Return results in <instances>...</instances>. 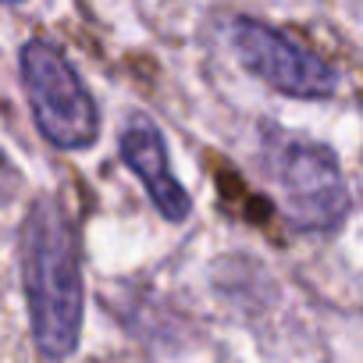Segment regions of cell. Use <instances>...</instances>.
Instances as JSON below:
<instances>
[{
    "label": "cell",
    "mask_w": 363,
    "mask_h": 363,
    "mask_svg": "<svg viewBox=\"0 0 363 363\" xmlns=\"http://www.w3.org/2000/svg\"><path fill=\"white\" fill-rule=\"evenodd\" d=\"M22 289L43 359H68L82 338L86 285L75 225L57 196H40L22 225Z\"/></svg>",
    "instance_id": "cell-1"
},
{
    "label": "cell",
    "mask_w": 363,
    "mask_h": 363,
    "mask_svg": "<svg viewBox=\"0 0 363 363\" xmlns=\"http://www.w3.org/2000/svg\"><path fill=\"white\" fill-rule=\"evenodd\" d=\"M260 167L296 232L331 235L345 225L352 200L331 146L289 132H267L260 143Z\"/></svg>",
    "instance_id": "cell-2"
},
{
    "label": "cell",
    "mask_w": 363,
    "mask_h": 363,
    "mask_svg": "<svg viewBox=\"0 0 363 363\" xmlns=\"http://www.w3.org/2000/svg\"><path fill=\"white\" fill-rule=\"evenodd\" d=\"M22 89L40 135L68 153L89 150L100 139V107L72 61L47 40H29L18 54Z\"/></svg>",
    "instance_id": "cell-3"
},
{
    "label": "cell",
    "mask_w": 363,
    "mask_h": 363,
    "mask_svg": "<svg viewBox=\"0 0 363 363\" xmlns=\"http://www.w3.org/2000/svg\"><path fill=\"white\" fill-rule=\"evenodd\" d=\"M232 50L239 65L292 100H328L338 93V68H331L320 54L292 40L285 29H274L260 18H235L232 22Z\"/></svg>",
    "instance_id": "cell-4"
},
{
    "label": "cell",
    "mask_w": 363,
    "mask_h": 363,
    "mask_svg": "<svg viewBox=\"0 0 363 363\" xmlns=\"http://www.w3.org/2000/svg\"><path fill=\"white\" fill-rule=\"evenodd\" d=\"M118 150H121L125 167L143 182V189H146L153 211H157L167 225L189 221V214H193V196H189L186 186L174 178L164 132L157 128V121H153L150 114H143V111L128 114V121L121 125V135H118Z\"/></svg>",
    "instance_id": "cell-5"
},
{
    "label": "cell",
    "mask_w": 363,
    "mask_h": 363,
    "mask_svg": "<svg viewBox=\"0 0 363 363\" xmlns=\"http://www.w3.org/2000/svg\"><path fill=\"white\" fill-rule=\"evenodd\" d=\"M26 189V178H22V171H18V164L0 150V203H8V200H15L18 193Z\"/></svg>",
    "instance_id": "cell-6"
},
{
    "label": "cell",
    "mask_w": 363,
    "mask_h": 363,
    "mask_svg": "<svg viewBox=\"0 0 363 363\" xmlns=\"http://www.w3.org/2000/svg\"><path fill=\"white\" fill-rule=\"evenodd\" d=\"M0 4H26V0H0Z\"/></svg>",
    "instance_id": "cell-7"
}]
</instances>
